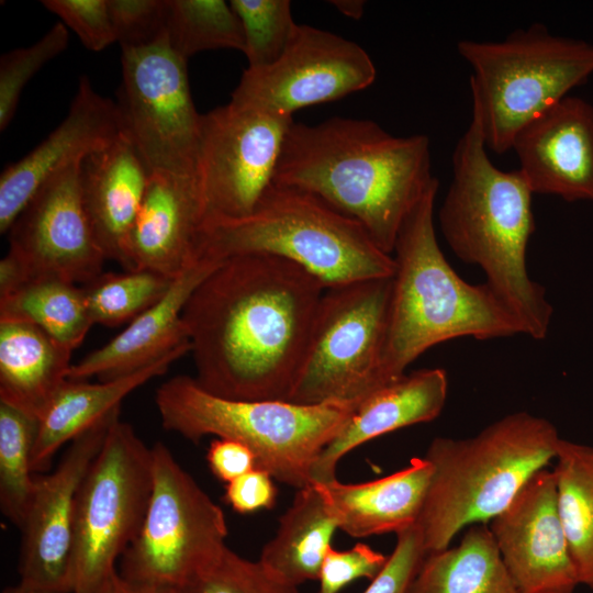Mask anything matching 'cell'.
Here are the masks:
<instances>
[{
	"instance_id": "obj_1",
	"label": "cell",
	"mask_w": 593,
	"mask_h": 593,
	"mask_svg": "<svg viewBox=\"0 0 593 593\" xmlns=\"http://www.w3.org/2000/svg\"><path fill=\"white\" fill-rule=\"evenodd\" d=\"M324 291L280 257L221 261L182 312L195 381L226 399L288 402Z\"/></svg>"
},
{
	"instance_id": "obj_2",
	"label": "cell",
	"mask_w": 593,
	"mask_h": 593,
	"mask_svg": "<svg viewBox=\"0 0 593 593\" xmlns=\"http://www.w3.org/2000/svg\"><path fill=\"white\" fill-rule=\"evenodd\" d=\"M273 183L316 197L389 255L406 216L439 186L427 135L396 136L374 121L342 116L293 122Z\"/></svg>"
},
{
	"instance_id": "obj_3",
	"label": "cell",
	"mask_w": 593,
	"mask_h": 593,
	"mask_svg": "<svg viewBox=\"0 0 593 593\" xmlns=\"http://www.w3.org/2000/svg\"><path fill=\"white\" fill-rule=\"evenodd\" d=\"M475 113L452 154V181L438 212L441 234L463 262L479 266L488 287L518 321L523 334L545 339L552 306L527 271L535 219L533 191L519 169L490 160Z\"/></svg>"
},
{
	"instance_id": "obj_4",
	"label": "cell",
	"mask_w": 593,
	"mask_h": 593,
	"mask_svg": "<svg viewBox=\"0 0 593 593\" xmlns=\"http://www.w3.org/2000/svg\"><path fill=\"white\" fill-rule=\"evenodd\" d=\"M438 187L406 216L393 248L395 270L381 359L383 385L405 374L410 363L443 342L523 334L518 321L485 282L468 283L445 258L434 224Z\"/></svg>"
},
{
	"instance_id": "obj_5",
	"label": "cell",
	"mask_w": 593,
	"mask_h": 593,
	"mask_svg": "<svg viewBox=\"0 0 593 593\" xmlns=\"http://www.w3.org/2000/svg\"><path fill=\"white\" fill-rule=\"evenodd\" d=\"M560 439L548 419L527 412L506 415L473 437H435L424 456L433 475L416 524L427 553L503 512L556 459Z\"/></svg>"
},
{
	"instance_id": "obj_6",
	"label": "cell",
	"mask_w": 593,
	"mask_h": 593,
	"mask_svg": "<svg viewBox=\"0 0 593 593\" xmlns=\"http://www.w3.org/2000/svg\"><path fill=\"white\" fill-rule=\"evenodd\" d=\"M270 255L292 261L325 289L392 277L395 261L355 221L316 197L272 183L247 216L204 224L197 257Z\"/></svg>"
},
{
	"instance_id": "obj_7",
	"label": "cell",
	"mask_w": 593,
	"mask_h": 593,
	"mask_svg": "<svg viewBox=\"0 0 593 593\" xmlns=\"http://www.w3.org/2000/svg\"><path fill=\"white\" fill-rule=\"evenodd\" d=\"M155 403L166 430L193 443L205 436L237 440L254 452L258 469L295 489L313 483L315 461L357 406L232 400L208 392L187 374L160 384Z\"/></svg>"
},
{
	"instance_id": "obj_8",
	"label": "cell",
	"mask_w": 593,
	"mask_h": 593,
	"mask_svg": "<svg viewBox=\"0 0 593 593\" xmlns=\"http://www.w3.org/2000/svg\"><path fill=\"white\" fill-rule=\"evenodd\" d=\"M460 56L472 68V112L486 147L502 155L517 133L593 74V45L551 34L534 23L497 42L462 40Z\"/></svg>"
},
{
	"instance_id": "obj_9",
	"label": "cell",
	"mask_w": 593,
	"mask_h": 593,
	"mask_svg": "<svg viewBox=\"0 0 593 593\" xmlns=\"http://www.w3.org/2000/svg\"><path fill=\"white\" fill-rule=\"evenodd\" d=\"M153 489V452L134 428L112 422L77 494L72 593H100L138 535Z\"/></svg>"
},
{
	"instance_id": "obj_10",
	"label": "cell",
	"mask_w": 593,
	"mask_h": 593,
	"mask_svg": "<svg viewBox=\"0 0 593 593\" xmlns=\"http://www.w3.org/2000/svg\"><path fill=\"white\" fill-rule=\"evenodd\" d=\"M392 277L325 289L288 402L355 403L383 387Z\"/></svg>"
},
{
	"instance_id": "obj_11",
	"label": "cell",
	"mask_w": 593,
	"mask_h": 593,
	"mask_svg": "<svg viewBox=\"0 0 593 593\" xmlns=\"http://www.w3.org/2000/svg\"><path fill=\"white\" fill-rule=\"evenodd\" d=\"M153 452V489L141 530L121 557L133 588L174 590L215 562L228 534L222 508L177 462L164 443Z\"/></svg>"
},
{
	"instance_id": "obj_12",
	"label": "cell",
	"mask_w": 593,
	"mask_h": 593,
	"mask_svg": "<svg viewBox=\"0 0 593 593\" xmlns=\"http://www.w3.org/2000/svg\"><path fill=\"white\" fill-rule=\"evenodd\" d=\"M118 102L124 132L150 172L197 175L201 116L187 61L165 33L155 43L122 49Z\"/></svg>"
},
{
	"instance_id": "obj_13",
	"label": "cell",
	"mask_w": 593,
	"mask_h": 593,
	"mask_svg": "<svg viewBox=\"0 0 593 593\" xmlns=\"http://www.w3.org/2000/svg\"><path fill=\"white\" fill-rule=\"evenodd\" d=\"M293 116L230 100L202 114L197 177L205 222L249 215L273 183ZM204 226V225H203Z\"/></svg>"
},
{
	"instance_id": "obj_14",
	"label": "cell",
	"mask_w": 593,
	"mask_h": 593,
	"mask_svg": "<svg viewBox=\"0 0 593 593\" xmlns=\"http://www.w3.org/2000/svg\"><path fill=\"white\" fill-rule=\"evenodd\" d=\"M377 70L357 43L298 24L273 64L246 68L231 100L268 113L293 116L302 108L332 102L371 86Z\"/></svg>"
},
{
	"instance_id": "obj_15",
	"label": "cell",
	"mask_w": 593,
	"mask_h": 593,
	"mask_svg": "<svg viewBox=\"0 0 593 593\" xmlns=\"http://www.w3.org/2000/svg\"><path fill=\"white\" fill-rule=\"evenodd\" d=\"M81 163L49 178L8 231L5 257L19 284L57 278L82 286L103 272L107 258L81 195Z\"/></svg>"
},
{
	"instance_id": "obj_16",
	"label": "cell",
	"mask_w": 593,
	"mask_h": 593,
	"mask_svg": "<svg viewBox=\"0 0 593 593\" xmlns=\"http://www.w3.org/2000/svg\"><path fill=\"white\" fill-rule=\"evenodd\" d=\"M120 407L70 441L56 469L35 475L22 532L20 582L42 593H72V536L79 488Z\"/></svg>"
},
{
	"instance_id": "obj_17",
	"label": "cell",
	"mask_w": 593,
	"mask_h": 593,
	"mask_svg": "<svg viewBox=\"0 0 593 593\" xmlns=\"http://www.w3.org/2000/svg\"><path fill=\"white\" fill-rule=\"evenodd\" d=\"M488 525L519 593H573L580 584L558 512L553 471L536 472Z\"/></svg>"
},
{
	"instance_id": "obj_18",
	"label": "cell",
	"mask_w": 593,
	"mask_h": 593,
	"mask_svg": "<svg viewBox=\"0 0 593 593\" xmlns=\"http://www.w3.org/2000/svg\"><path fill=\"white\" fill-rule=\"evenodd\" d=\"M123 133L118 103L102 97L87 77H81L63 122L27 155L3 169L0 176V233H8L49 178L109 146Z\"/></svg>"
},
{
	"instance_id": "obj_19",
	"label": "cell",
	"mask_w": 593,
	"mask_h": 593,
	"mask_svg": "<svg viewBox=\"0 0 593 593\" xmlns=\"http://www.w3.org/2000/svg\"><path fill=\"white\" fill-rule=\"evenodd\" d=\"M512 149L533 193L593 202V105L564 97L515 136Z\"/></svg>"
},
{
	"instance_id": "obj_20",
	"label": "cell",
	"mask_w": 593,
	"mask_h": 593,
	"mask_svg": "<svg viewBox=\"0 0 593 593\" xmlns=\"http://www.w3.org/2000/svg\"><path fill=\"white\" fill-rule=\"evenodd\" d=\"M205 222L197 175L150 172L134 223L130 253L134 270L176 278L199 259Z\"/></svg>"
},
{
	"instance_id": "obj_21",
	"label": "cell",
	"mask_w": 593,
	"mask_h": 593,
	"mask_svg": "<svg viewBox=\"0 0 593 593\" xmlns=\"http://www.w3.org/2000/svg\"><path fill=\"white\" fill-rule=\"evenodd\" d=\"M221 261L200 258L174 278L166 294L102 347L71 365L68 380L109 381L135 372L170 351L191 345L183 309L198 286Z\"/></svg>"
},
{
	"instance_id": "obj_22",
	"label": "cell",
	"mask_w": 593,
	"mask_h": 593,
	"mask_svg": "<svg viewBox=\"0 0 593 593\" xmlns=\"http://www.w3.org/2000/svg\"><path fill=\"white\" fill-rule=\"evenodd\" d=\"M150 171L124 132L80 165L83 205L107 259L134 270L130 239Z\"/></svg>"
},
{
	"instance_id": "obj_23",
	"label": "cell",
	"mask_w": 593,
	"mask_h": 593,
	"mask_svg": "<svg viewBox=\"0 0 593 593\" xmlns=\"http://www.w3.org/2000/svg\"><path fill=\"white\" fill-rule=\"evenodd\" d=\"M447 393V373L440 368L405 373L373 391L357 404L347 424L322 450L312 468V482L336 480L339 460L360 445L435 419L445 406Z\"/></svg>"
},
{
	"instance_id": "obj_24",
	"label": "cell",
	"mask_w": 593,
	"mask_h": 593,
	"mask_svg": "<svg viewBox=\"0 0 593 593\" xmlns=\"http://www.w3.org/2000/svg\"><path fill=\"white\" fill-rule=\"evenodd\" d=\"M433 467L415 457L410 465L387 477L363 483H342L337 479L316 483L338 522L351 537L395 533L417 524L422 514Z\"/></svg>"
},
{
	"instance_id": "obj_25",
	"label": "cell",
	"mask_w": 593,
	"mask_h": 593,
	"mask_svg": "<svg viewBox=\"0 0 593 593\" xmlns=\"http://www.w3.org/2000/svg\"><path fill=\"white\" fill-rule=\"evenodd\" d=\"M190 350L191 345L179 347L135 372L109 381L67 380L38 419L32 451L33 471L45 470L64 444L119 409L130 393L164 374L172 362Z\"/></svg>"
},
{
	"instance_id": "obj_26",
	"label": "cell",
	"mask_w": 593,
	"mask_h": 593,
	"mask_svg": "<svg viewBox=\"0 0 593 593\" xmlns=\"http://www.w3.org/2000/svg\"><path fill=\"white\" fill-rule=\"evenodd\" d=\"M72 351L34 324L0 318V402L38 421L68 380Z\"/></svg>"
},
{
	"instance_id": "obj_27",
	"label": "cell",
	"mask_w": 593,
	"mask_h": 593,
	"mask_svg": "<svg viewBox=\"0 0 593 593\" xmlns=\"http://www.w3.org/2000/svg\"><path fill=\"white\" fill-rule=\"evenodd\" d=\"M338 522L316 483L298 489L280 516L277 533L264 547L260 563L280 580L299 586L318 580Z\"/></svg>"
},
{
	"instance_id": "obj_28",
	"label": "cell",
	"mask_w": 593,
	"mask_h": 593,
	"mask_svg": "<svg viewBox=\"0 0 593 593\" xmlns=\"http://www.w3.org/2000/svg\"><path fill=\"white\" fill-rule=\"evenodd\" d=\"M406 593H519L488 524L469 526L455 547L428 553Z\"/></svg>"
},
{
	"instance_id": "obj_29",
	"label": "cell",
	"mask_w": 593,
	"mask_h": 593,
	"mask_svg": "<svg viewBox=\"0 0 593 593\" xmlns=\"http://www.w3.org/2000/svg\"><path fill=\"white\" fill-rule=\"evenodd\" d=\"M552 471L558 512L579 582L593 589V447L561 438Z\"/></svg>"
},
{
	"instance_id": "obj_30",
	"label": "cell",
	"mask_w": 593,
	"mask_h": 593,
	"mask_svg": "<svg viewBox=\"0 0 593 593\" xmlns=\"http://www.w3.org/2000/svg\"><path fill=\"white\" fill-rule=\"evenodd\" d=\"M0 318L36 325L75 350L93 325L81 286L57 278H34L0 294Z\"/></svg>"
},
{
	"instance_id": "obj_31",
	"label": "cell",
	"mask_w": 593,
	"mask_h": 593,
	"mask_svg": "<svg viewBox=\"0 0 593 593\" xmlns=\"http://www.w3.org/2000/svg\"><path fill=\"white\" fill-rule=\"evenodd\" d=\"M166 34L182 58L213 49L244 51L240 21L224 0H168Z\"/></svg>"
},
{
	"instance_id": "obj_32",
	"label": "cell",
	"mask_w": 593,
	"mask_h": 593,
	"mask_svg": "<svg viewBox=\"0 0 593 593\" xmlns=\"http://www.w3.org/2000/svg\"><path fill=\"white\" fill-rule=\"evenodd\" d=\"M38 421L0 402V507L21 527L35 486L32 451Z\"/></svg>"
},
{
	"instance_id": "obj_33",
	"label": "cell",
	"mask_w": 593,
	"mask_h": 593,
	"mask_svg": "<svg viewBox=\"0 0 593 593\" xmlns=\"http://www.w3.org/2000/svg\"><path fill=\"white\" fill-rule=\"evenodd\" d=\"M172 278L150 270L101 272L81 286L92 324L119 326L130 323L158 302Z\"/></svg>"
},
{
	"instance_id": "obj_34",
	"label": "cell",
	"mask_w": 593,
	"mask_h": 593,
	"mask_svg": "<svg viewBox=\"0 0 593 593\" xmlns=\"http://www.w3.org/2000/svg\"><path fill=\"white\" fill-rule=\"evenodd\" d=\"M244 34L248 68L273 64L284 52L296 23L289 0H231Z\"/></svg>"
},
{
	"instance_id": "obj_35",
	"label": "cell",
	"mask_w": 593,
	"mask_h": 593,
	"mask_svg": "<svg viewBox=\"0 0 593 593\" xmlns=\"http://www.w3.org/2000/svg\"><path fill=\"white\" fill-rule=\"evenodd\" d=\"M170 593H299L270 571L259 560L238 556L228 547L205 570L171 590Z\"/></svg>"
},
{
	"instance_id": "obj_36",
	"label": "cell",
	"mask_w": 593,
	"mask_h": 593,
	"mask_svg": "<svg viewBox=\"0 0 593 593\" xmlns=\"http://www.w3.org/2000/svg\"><path fill=\"white\" fill-rule=\"evenodd\" d=\"M67 27L58 22L37 42L4 53L0 58V130L12 121L20 96L31 78L68 46Z\"/></svg>"
},
{
	"instance_id": "obj_37",
	"label": "cell",
	"mask_w": 593,
	"mask_h": 593,
	"mask_svg": "<svg viewBox=\"0 0 593 593\" xmlns=\"http://www.w3.org/2000/svg\"><path fill=\"white\" fill-rule=\"evenodd\" d=\"M121 48L150 45L166 33L168 0H108Z\"/></svg>"
},
{
	"instance_id": "obj_38",
	"label": "cell",
	"mask_w": 593,
	"mask_h": 593,
	"mask_svg": "<svg viewBox=\"0 0 593 593\" xmlns=\"http://www.w3.org/2000/svg\"><path fill=\"white\" fill-rule=\"evenodd\" d=\"M41 3L72 30L87 49L101 52L116 42L108 0H43Z\"/></svg>"
},
{
	"instance_id": "obj_39",
	"label": "cell",
	"mask_w": 593,
	"mask_h": 593,
	"mask_svg": "<svg viewBox=\"0 0 593 593\" xmlns=\"http://www.w3.org/2000/svg\"><path fill=\"white\" fill-rule=\"evenodd\" d=\"M389 556L358 542L347 550L328 549L318 575V593H338L355 580H373L383 569Z\"/></svg>"
},
{
	"instance_id": "obj_40",
	"label": "cell",
	"mask_w": 593,
	"mask_h": 593,
	"mask_svg": "<svg viewBox=\"0 0 593 593\" xmlns=\"http://www.w3.org/2000/svg\"><path fill=\"white\" fill-rule=\"evenodd\" d=\"M427 555L416 525L399 532L385 566L363 593H406Z\"/></svg>"
},
{
	"instance_id": "obj_41",
	"label": "cell",
	"mask_w": 593,
	"mask_h": 593,
	"mask_svg": "<svg viewBox=\"0 0 593 593\" xmlns=\"http://www.w3.org/2000/svg\"><path fill=\"white\" fill-rule=\"evenodd\" d=\"M275 481L267 471L256 468L227 483L224 499L240 514L270 510L277 500Z\"/></svg>"
},
{
	"instance_id": "obj_42",
	"label": "cell",
	"mask_w": 593,
	"mask_h": 593,
	"mask_svg": "<svg viewBox=\"0 0 593 593\" xmlns=\"http://www.w3.org/2000/svg\"><path fill=\"white\" fill-rule=\"evenodd\" d=\"M212 473L226 484L257 468L254 452L244 444L226 438H215L206 452Z\"/></svg>"
},
{
	"instance_id": "obj_43",
	"label": "cell",
	"mask_w": 593,
	"mask_h": 593,
	"mask_svg": "<svg viewBox=\"0 0 593 593\" xmlns=\"http://www.w3.org/2000/svg\"><path fill=\"white\" fill-rule=\"evenodd\" d=\"M329 3L343 15L359 20L363 15L366 1L363 0H331Z\"/></svg>"
},
{
	"instance_id": "obj_44",
	"label": "cell",
	"mask_w": 593,
	"mask_h": 593,
	"mask_svg": "<svg viewBox=\"0 0 593 593\" xmlns=\"http://www.w3.org/2000/svg\"><path fill=\"white\" fill-rule=\"evenodd\" d=\"M100 593H131L118 571L108 580Z\"/></svg>"
},
{
	"instance_id": "obj_45",
	"label": "cell",
	"mask_w": 593,
	"mask_h": 593,
	"mask_svg": "<svg viewBox=\"0 0 593 593\" xmlns=\"http://www.w3.org/2000/svg\"><path fill=\"white\" fill-rule=\"evenodd\" d=\"M2 593H42V592L19 582V584L14 586L7 588L5 590H3Z\"/></svg>"
},
{
	"instance_id": "obj_46",
	"label": "cell",
	"mask_w": 593,
	"mask_h": 593,
	"mask_svg": "<svg viewBox=\"0 0 593 593\" xmlns=\"http://www.w3.org/2000/svg\"><path fill=\"white\" fill-rule=\"evenodd\" d=\"M128 589H130L131 593H170L171 592L170 589H165V588H147V586L133 588V586H128Z\"/></svg>"
}]
</instances>
